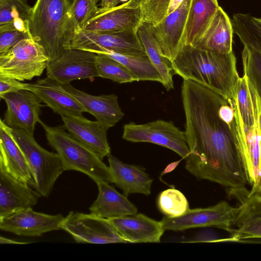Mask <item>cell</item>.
I'll use <instances>...</instances> for the list:
<instances>
[{"label":"cell","mask_w":261,"mask_h":261,"mask_svg":"<svg viewBox=\"0 0 261 261\" xmlns=\"http://www.w3.org/2000/svg\"><path fill=\"white\" fill-rule=\"evenodd\" d=\"M96 3L99 2V1H101V0H94Z\"/></svg>","instance_id":"cell-45"},{"label":"cell","mask_w":261,"mask_h":261,"mask_svg":"<svg viewBox=\"0 0 261 261\" xmlns=\"http://www.w3.org/2000/svg\"><path fill=\"white\" fill-rule=\"evenodd\" d=\"M64 126L76 140L91 150L101 160L111 153L107 132L110 128L97 121L85 117L61 116Z\"/></svg>","instance_id":"cell-17"},{"label":"cell","mask_w":261,"mask_h":261,"mask_svg":"<svg viewBox=\"0 0 261 261\" xmlns=\"http://www.w3.org/2000/svg\"><path fill=\"white\" fill-rule=\"evenodd\" d=\"M12 134L28 164L34 181L33 188L41 196L47 197L56 181L65 171L60 156L42 148L33 135L23 129L13 128Z\"/></svg>","instance_id":"cell-5"},{"label":"cell","mask_w":261,"mask_h":261,"mask_svg":"<svg viewBox=\"0 0 261 261\" xmlns=\"http://www.w3.org/2000/svg\"><path fill=\"white\" fill-rule=\"evenodd\" d=\"M174 74L233 100L240 79L233 53L221 54L184 45L172 62Z\"/></svg>","instance_id":"cell-2"},{"label":"cell","mask_w":261,"mask_h":261,"mask_svg":"<svg viewBox=\"0 0 261 261\" xmlns=\"http://www.w3.org/2000/svg\"><path fill=\"white\" fill-rule=\"evenodd\" d=\"M39 123L44 130L48 144L60 156L65 171L82 172L96 184L103 181L113 182L109 166L67 133L64 125L50 126L41 120Z\"/></svg>","instance_id":"cell-4"},{"label":"cell","mask_w":261,"mask_h":261,"mask_svg":"<svg viewBox=\"0 0 261 261\" xmlns=\"http://www.w3.org/2000/svg\"><path fill=\"white\" fill-rule=\"evenodd\" d=\"M181 98L190 148L186 170L198 179L224 187L240 203L250 190L241 154L245 139L237 102L190 80H184Z\"/></svg>","instance_id":"cell-1"},{"label":"cell","mask_w":261,"mask_h":261,"mask_svg":"<svg viewBox=\"0 0 261 261\" xmlns=\"http://www.w3.org/2000/svg\"><path fill=\"white\" fill-rule=\"evenodd\" d=\"M230 237L227 241L261 239V195L248 196L238 206Z\"/></svg>","instance_id":"cell-22"},{"label":"cell","mask_w":261,"mask_h":261,"mask_svg":"<svg viewBox=\"0 0 261 261\" xmlns=\"http://www.w3.org/2000/svg\"><path fill=\"white\" fill-rule=\"evenodd\" d=\"M70 0H37L29 20L31 37L44 49L49 62L70 48L75 30Z\"/></svg>","instance_id":"cell-3"},{"label":"cell","mask_w":261,"mask_h":261,"mask_svg":"<svg viewBox=\"0 0 261 261\" xmlns=\"http://www.w3.org/2000/svg\"><path fill=\"white\" fill-rule=\"evenodd\" d=\"M233 33L231 20L219 7L203 34L192 46L218 54H229L233 51Z\"/></svg>","instance_id":"cell-24"},{"label":"cell","mask_w":261,"mask_h":261,"mask_svg":"<svg viewBox=\"0 0 261 261\" xmlns=\"http://www.w3.org/2000/svg\"><path fill=\"white\" fill-rule=\"evenodd\" d=\"M108 182L97 183V198L89 207L91 214L106 219L122 217L137 213V207Z\"/></svg>","instance_id":"cell-25"},{"label":"cell","mask_w":261,"mask_h":261,"mask_svg":"<svg viewBox=\"0 0 261 261\" xmlns=\"http://www.w3.org/2000/svg\"><path fill=\"white\" fill-rule=\"evenodd\" d=\"M192 0H184L173 11L158 24L152 32L163 55L172 62L182 47L183 35Z\"/></svg>","instance_id":"cell-13"},{"label":"cell","mask_w":261,"mask_h":261,"mask_svg":"<svg viewBox=\"0 0 261 261\" xmlns=\"http://www.w3.org/2000/svg\"><path fill=\"white\" fill-rule=\"evenodd\" d=\"M32 8L27 0H0V32L17 30L30 32Z\"/></svg>","instance_id":"cell-29"},{"label":"cell","mask_w":261,"mask_h":261,"mask_svg":"<svg viewBox=\"0 0 261 261\" xmlns=\"http://www.w3.org/2000/svg\"><path fill=\"white\" fill-rule=\"evenodd\" d=\"M108 219L126 242L159 243L165 231L161 221L141 213Z\"/></svg>","instance_id":"cell-20"},{"label":"cell","mask_w":261,"mask_h":261,"mask_svg":"<svg viewBox=\"0 0 261 261\" xmlns=\"http://www.w3.org/2000/svg\"><path fill=\"white\" fill-rule=\"evenodd\" d=\"M107 157L113 183L122 190L123 195L127 196L135 193L150 194L153 179L144 168L123 163L111 153Z\"/></svg>","instance_id":"cell-23"},{"label":"cell","mask_w":261,"mask_h":261,"mask_svg":"<svg viewBox=\"0 0 261 261\" xmlns=\"http://www.w3.org/2000/svg\"><path fill=\"white\" fill-rule=\"evenodd\" d=\"M219 7L217 0H192L183 35L184 45L193 46L200 39Z\"/></svg>","instance_id":"cell-26"},{"label":"cell","mask_w":261,"mask_h":261,"mask_svg":"<svg viewBox=\"0 0 261 261\" xmlns=\"http://www.w3.org/2000/svg\"><path fill=\"white\" fill-rule=\"evenodd\" d=\"M137 32L146 54L162 76L163 85L167 91L173 89L174 72L172 62L163 55L152 32L151 25L143 22L138 28Z\"/></svg>","instance_id":"cell-27"},{"label":"cell","mask_w":261,"mask_h":261,"mask_svg":"<svg viewBox=\"0 0 261 261\" xmlns=\"http://www.w3.org/2000/svg\"><path fill=\"white\" fill-rule=\"evenodd\" d=\"M64 218L61 214L47 215L29 208L0 218V229L20 236L39 237L61 229Z\"/></svg>","instance_id":"cell-14"},{"label":"cell","mask_w":261,"mask_h":261,"mask_svg":"<svg viewBox=\"0 0 261 261\" xmlns=\"http://www.w3.org/2000/svg\"><path fill=\"white\" fill-rule=\"evenodd\" d=\"M48 62L43 48L32 38H25L0 55V76L31 80L41 76Z\"/></svg>","instance_id":"cell-6"},{"label":"cell","mask_w":261,"mask_h":261,"mask_svg":"<svg viewBox=\"0 0 261 261\" xmlns=\"http://www.w3.org/2000/svg\"><path fill=\"white\" fill-rule=\"evenodd\" d=\"M60 227L79 243H127L108 219L91 213L70 212Z\"/></svg>","instance_id":"cell-10"},{"label":"cell","mask_w":261,"mask_h":261,"mask_svg":"<svg viewBox=\"0 0 261 261\" xmlns=\"http://www.w3.org/2000/svg\"><path fill=\"white\" fill-rule=\"evenodd\" d=\"M122 138L132 142H149L170 149L182 159L190 154L185 132L172 121L158 120L145 124L130 122L123 126Z\"/></svg>","instance_id":"cell-8"},{"label":"cell","mask_w":261,"mask_h":261,"mask_svg":"<svg viewBox=\"0 0 261 261\" xmlns=\"http://www.w3.org/2000/svg\"><path fill=\"white\" fill-rule=\"evenodd\" d=\"M253 194L261 195V168L258 182L254 187L251 188L250 189L249 194L248 196Z\"/></svg>","instance_id":"cell-40"},{"label":"cell","mask_w":261,"mask_h":261,"mask_svg":"<svg viewBox=\"0 0 261 261\" xmlns=\"http://www.w3.org/2000/svg\"><path fill=\"white\" fill-rule=\"evenodd\" d=\"M238 207L225 201L204 208L189 209L183 215L177 217L164 216L161 221L165 230L175 231L188 229L215 227L228 231L232 228Z\"/></svg>","instance_id":"cell-9"},{"label":"cell","mask_w":261,"mask_h":261,"mask_svg":"<svg viewBox=\"0 0 261 261\" xmlns=\"http://www.w3.org/2000/svg\"><path fill=\"white\" fill-rule=\"evenodd\" d=\"M0 243L1 244H26L29 243L28 242H22L16 241L11 239H9L5 237L1 236L0 237Z\"/></svg>","instance_id":"cell-42"},{"label":"cell","mask_w":261,"mask_h":261,"mask_svg":"<svg viewBox=\"0 0 261 261\" xmlns=\"http://www.w3.org/2000/svg\"><path fill=\"white\" fill-rule=\"evenodd\" d=\"M96 54L108 56L125 66L139 81H155L163 84L162 76L146 54L126 55L110 50H103Z\"/></svg>","instance_id":"cell-30"},{"label":"cell","mask_w":261,"mask_h":261,"mask_svg":"<svg viewBox=\"0 0 261 261\" xmlns=\"http://www.w3.org/2000/svg\"><path fill=\"white\" fill-rule=\"evenodd\" d=\"M32 38L30 32L10 30L0 32V55H2L22 39Z\"/></svg>","instance_id":"cell-37"},{"label":"cell","mask_w":261,"mask_h":261,"mask_svg":"<svg viewBox=\"0 0 261 261\" xmlns=\"http://www.w3.org/2000/svg\"><path fill=\"white\" fill-rule=\"evenodd\" d=\"M96 55L86 50L68 49L58 58L48 62L47 77L60 84L70 83L76 80H93L98 76Z\"/></svg>","instance_id":"cell-11"},{"label":"cell","mask_w":261,"mask_h":261,"mask_svg":"<svg viewBox=\"0 0 261 261\" xmlns=\"http://www.w3.org/2000/svg\"><path fill=\"white\" fill-rule=\"evenodd\" d=\"M242 61L243 74L248 78L261 99V55L244 46Z\"/></svg>","instance_id":"cell-34"},{"label":"cell","mask_w":261,"mask_h":261,"mask_svg":"<svg viewBox=\"0 0 261 261\" xmlns=\"http://www.w3.org/2000/svg\"><path fill=\"white\" fill-rule=\"evenodd\" d=\"M171 0H145L141 5L143 21L154 25L167 15Z\"/></svg>","instance_id":"cell-36"},{"label":"cell","mask_w":261,"mask_h":261,"mask_svg":"<svg viewBox=\"0 0 261 261\" xmlns=\"http://www.w3.org/2000/svg\"><path fill=\"white\" fill-rule=\"evenodd\" d=\"M70 14L75 30L84 29L86 23L95 16L99 7L94 0H70Z\"/></svg>","instance_id":"cell-35"},{"label":"cell","mask_w":261,"mask_h":261,"mask_svg":"<svg viewBox=\"0 0 261 261\" xmlns=\"http://www.w3.org/2000/svg\"><path fill=\"white\" fill-rule=\"evenodd\" d=\"M29 90L34 92L55 113L61 116L84 118L86 112L81 104L61 87L60 84L46 77L29 83Z\"/></svg>","instance_id":"cell-18"},{"label":"cell","mask_w":261,"mask_h":261,"mask_svg":"<svg viewBox=\"0 0 261 261\" xmlns=\"http://www.w3.org/2000/svg\"><path fill=\"white\" fill-rule=\"evenodd\" d=\"M70 48L95 54L103 50L133 55L146 54L137 31L133 30L98 32L78 28L74 32Z\"/></svg>","instance_id":"cell-7"},{"label":"cell","mask_w":261,"mask_h":261,"mask_svg":"<svg viewBox=\"0 0 261 261\" xmlns=\"http://www.w3.org/2000/svg\"><path fill=\"white\" fill-rule=\"evenodd\" d=\"M96 67L98 76L110 79L119 84L138 81L125 66L102 54H97Z\"/></svg>","instance_id":"cell-32"},{"label":"cell","mask_w":261,"mask_h":261,"mask_svg":"<svg viewBox=\"0 0 261 261\" xmlns=\"http://www.w3.org/2000/svg\"><path fill=\"white\" fill-rule=\"evenodd\" d=\"M143 22L140 5L135 0H128L110 9L98 12L86 23L83 29L98 32L137 31Z\"/></svg>","instance_id":"cell-15"},{"label":"cell","mask_w":261,"mask_h":261,"mask_svg":"<svg viewBox=\"0 0 261 261\" xmlns=\"http://www.w3.org/2000/svg\"><path fill=\"white\" fill-rule=\"evenodd\" d=\"M183 1L184 0H171L168 8L167 15L175 10L181 4Z\"/></svg>","instance_id":"cell-41"},{"label":"cell","mask_w":261,"mask_h":261,"mask_svg":"<svg viewBox=\"0 0 261 261\" xmlns=\"http://www.w3.org/2000/svg\"><path fill=\"white\" fill-rule=\"evenodd\" d=\"M41 195L0 168V218L35 205Z\"/></svg>","instance_id":"cell-16"},{"label":"cell","mask_w":261,"mask_h":261,"mask_svg":"<svg viewBox=\"0 0 261 261\" xmlns=\"http://www.w3.org/2000/svg\"><path fill=\"white\" fill-rule=\"evenodd\" d=\"M60 85L81 104L86 112L109 128L116 124L124 116L115 94L93 95L75 88L70 83Z\"/></svg>","instance_id":"cell-19"},{"label":"cell","mask_w":261,"mask_h":261,"mask_svg":"<svg viewBox=\"0 0 261 261\" xmlns=\"http://www.w3.org/2000/svg\"><path fill=\"white\" fill-rule=\"evenodd\" d=\"M254 18L261 25V18L254 17Z\"/></svg>","instance_id":"cell-43"},{"label":"cell","mask_w":261,"mask_h":261,"mask_svg":"<svg viewBox=\"0 0 261 261\" xmlns=\"http://www.w3.org/2000/svg\"><path fill=\"white\" fill-rule=\"evenodd\" d=\"M7 110L3 121L12 128L22 129L34 135L36 123L40 120L41 108L44 106L34 92L22 90L5 94Z\"/></svg>","instance_id":"cell-12"},{"label":"cell","mask_w":261,"mask_h":261,"mask_svg":"<svg viewBox=\"0 0 261 261\" xmlns=\"http://www.w3.org/2000/svg\"><path fill=\"white\" fill-rule=\"evenodd\" d=\"M12 128L0 120V168L16 179L33 186L26 159L13 138Z\"/></svg>","instance_id":"cell-21"},{"label":"cell","mask_w":261,"mask_h":261,"mask_svg":"<svg viewBox=\"0 0 261 261\" xmlns=\"http://www.w3.org/2000/svg\"><path fill=\"white\" fill-rule=\"evenodd\" d=\"M121 1L122 0H101L98 12L106 11L116 7Z\"/></svg>","instance_id":"cell-39"},{"label":"cell","mask_w":261,"mask_h":261,"mask_svg":"<svg viewBox=\"0 0 261 261\" xmlns=\"http://www.w3.org/2000/svg\"><path fill=\"white\" fill-rule=\"evenodd\" d=\"M233 33L244 46L261 55V25L248 14L236 13L231 20Z\"/></svg>","instance_id":"cell-31"},{"label":"cell","mask_w":261,"mask_h":261,"mask_svg":"<svg viewBox=\"0 0 261 261\" xmlns=\"http://www.w3.org/2000/svg\"><path fill=\"white\" fill-rule=\"evenodd\" d=\"M234 99L244 126L250 127L254 125L261 118V99L244 74L239 81Z\"/></svg>","instance_id":"cell-28"},{"label":"cell","mask_w":261,"mask_h":261,"mask_svg":"<svg viewBox=\"0 0 261 261\" xmlns=\"http://www.w3.org/2000/svg\"><path fill=\"white\" fill-rule=\"evenodd\" d=\"M29 83H21V81L8 77L0 76V97L6 94L15 92L22 90H29Z\"/></svg>","instance_id":"cell-38"},{"label":"cell","mask_w":261,"mask_h":261,"mask_svg":"<svg viewBox=\"0 0 261 261\" xmlns=\"http://www.w3.org/2000/svg\"><path fill=\"white\" fill-rule=\"evenodd\" d=\"M157 205L162 214L171 218L182 216L189 209L185 196L175 188L161 192L158 197Z\"/></svg>","instance_id":"cell-33"},{"label":"cell","mask_w":261,"mask_h":261,"mask_svg":"<svg viewBox=\"0 0 261 261\" xmlns=\"http://www.w3.org/2000/svg\"><path fill=\"white\" fill-rule=\"evenodd\" d=\"M138 4L140 5L145 1V0H135Z\"/></svg>","instance_id":"cell-44"}]
</instances>
